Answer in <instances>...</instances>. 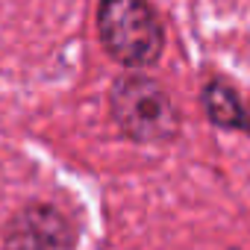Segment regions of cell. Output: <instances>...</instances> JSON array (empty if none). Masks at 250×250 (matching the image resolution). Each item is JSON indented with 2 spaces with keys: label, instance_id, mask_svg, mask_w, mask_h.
Instances as JSON below:
<instances>
[{
  "label": "cell",
  "instance_id": "1",
  "mask_svg": "<svg viewBox=\"0 0 250 250\" xmlns=\"http://www.w3.org/2000/svg\"><path fill=\"white\" fill-rule=\"evenodd\" d=\"M97 33L103 47L124 65H153L165 36L147 0H100Z\"/></svg>",
  "mask_w": 250,
  "mask_h": 250
},
{
  "label": "cell",
  "instance_id": "2",
  "mask_svg": "<svg viewBox=\"0 0 250 250\" xmlns=\"http://www.w3.org/2000/svg\"><path fill=\"white\" fill-rule=\"evenodd\" d=\"M112 115L136 142H159L177 130V112L168 94L147 77H121L112 85Z\"/></svg>",
  "mask_w": 250,
  "mask_h": 250
},
{
  "label": "cell",
  "instance_id": "3",
  "mask_svg": "<svg viewBox=\"0 0 250 250\" xmlns=\"http://www.w3.org/2000/svg\"><path fill=\"white\" fill-rule=\"evenodd\" d=\"M6 250H74V229L53 206H27L6 224Z\"/></svg>",
  "mask_w": 250,
  "mask_h": 250
},
{
  "label": "cell",
  "instance_id": "4",
  "mask_svg": "<svg viewBox=\"0 0 250 250\" xmlns=\"http://www.w3.org/2000/svg\"><path fill=\"white\" fill-rule=\"evenodd\" d=\"M203 106H206V115L218 124V127L250 133V109L244 106V100L227 83H221V80L209 83L206 91H203Z\"/></svg>",
  "mask_w": 250,
  "mask_h": 250
}]
</instances>
